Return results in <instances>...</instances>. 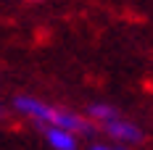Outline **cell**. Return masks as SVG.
I'll return each instance as SVG.
<instances>
[{
  "instance_id": "6da1fadb",
  "label": "cell",
  "mask_w": 153,
  "mask_h": 150,
  "mask_svg": "<svg viewBox=\"0 0 153 150\" xmlns=\"http://www.w3.org/2000/svg\"><path fill=\"white\" fill-rule=\"evenodd\" d=\"M16 108H19L21 113L32 116V119L42 121V124H53V121H56V113H58L56 108L40 103L37 98H27V95H19V98H16Z\"/></svg>"
},
{
  "instance_id": "7a4b0ae2",
  "label": "cell",
  "mask_w": 153,
  "mask_h": 150,
  "mask_svg": "<svg viewBox=\"0 0 153 150\" xmlns=\"http://www.w3.org/2000/svg\"><path fill=\"white\" fill-rule=\"evenodd\" d=\"M106 132L114 140H119V142H140L143 140V132L135 124H129V121H124V119H116V121H111V124H106Z\"/></svg>"
},
{
  "instance_id": "3957f363",
  "label": "cell",
  "mask_w": 153,
  "mask_h": 150,
  "mask_svg": "<svg viewBox=\"0 0 153 150\" xmlns=\"http://www.w3.org/2000/svg\"><path fill=\"white\" fill-rule=\"evenodd\" d=\"M45 140L56 150H76L74 134L66 132V129H61V126H48V129H45Z\"/></svg>"
},
{
  "instance_id": "277c9868",
  "label": "cell",
  "mask_w": 153,
  "mask_h": 150,
  "mask_svg": "<svg viewBox=\"0 0 153 150\" xmlns=\"http://www.w3.org/2000/svg\"><path fill=\"white\" fill-rule=\"evenodd\" d=\"M53 126H61V129H66V132H82V134L90 132L87 121L82 119V116H76V113H66V111H58V113H56Z\"/></svg>"
},
{
  "instance_id": "5b68a950",
  "label": "cell",
  "mask_w": 153,
  "mask_h": 150,
  "mask_svg": "<svg viewBox=\"0 0 153 150\" xmlns=\"http://www.w3.org/2000/svg\"><path fill=\"white\" fill-rule=\"evenodd\" d=\"M90 116H92V119H98V121H103V124H111V121L119 119L116 108L103 105V103H92V105H90Z\"/></svg>"
},
{
  "instance_id": "8992f818",
  "label": "cell",
  "mask_w": 153,
  "mask_h": 150,
  "mask_svg": "<svg viewBox=\"0 0 153 150\" xmlns=\"http://www.w3.org/2000/svg\"><path fill=\"white\" fill-rule=\"evenodd\" d=\"M92 150H122V148H108V145H95Z\"/></svg>"
}]
</instances>
